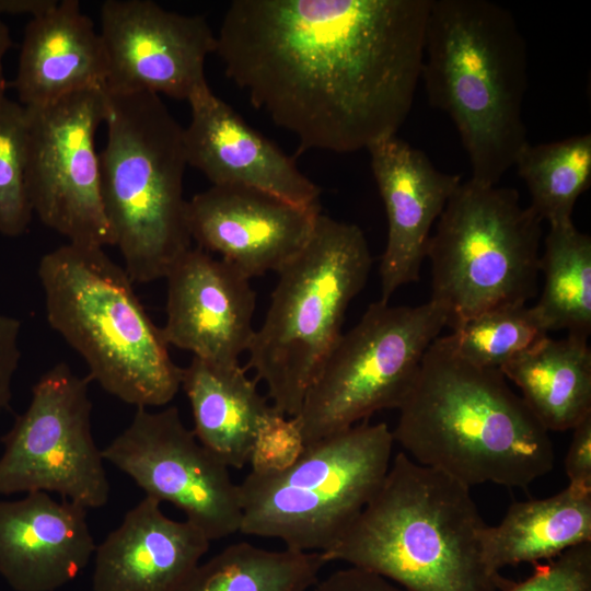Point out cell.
<instances>
[{"label":"cell","instance_id":"14","mask_svg":"<svg viewBox=\"0 0 591 591\" xmlns=\"http://www.w3.org/2000/svg\"><path fill=\"white\" fill-rule=\"evenodd\" d=\"M100 18L107 92L148 91L188 101L208 85L205 62L217 38L204 16L167 11L150 0H106Z\"/></svg>","mask_w":591,"mask_h":591},{"label":"cell","instance_id":"3","mask_svg":"<svg viewBox=\"0 0 591 591\" xmlns=\"http://www.w3.org/2000/svg\"><path fill=\"white\" fill-rule=\"evenodd\" d=\"M485 525L470 487L398 452L363 510L322 554L406 591H501L511 580L484 560Z\"/></svg>","mask_w":591,"mask_h":591},{"label":"cell","instance_id":"26","mask_svg":"<svg viewBox=\"0 0 591 591\" xmlns=\"http://www.w3.org/2000/svg\"><path fill=\"white\" fill-rule=\"evenodd\" d=\"M326 564L321 552L239 542L200 563L178 591H308Z\"/></svg>","mask_w":591,"mask_h":591},{"label":"cell","instance_id":"9","mask_svg":"<svg viewBox=\"0 0 591 591\" xmlns=\"http://www.w3.org/2000/svg\"><path fill=\"white\" fill-rule=\"evenodd\" d=\"M542 220L512 187L461 182L431 232V297L451 328L537 294Z\"/></svg>","mask_w":591,"mask_h":591},{"label":"cell","instance_id":"1","mask_svg":"<svg viewBox=\"0 0 591 591\" xmlns=\"http://www.w3.org/2000/svg\"><path fill=\"white\" fill-rule=\"evenodd\" d=\"M430 0H234L216 36L225 74L298 140L367 149L414 102Z\"/></svg>","mask_w":591,"mask_h":591},{"label":"cell","instance_id":"6","mask_svg":"<svg viewBox=\"0 0 591 591\" xmlns=\"http://www.w3.org/2000/svg\"><path fill=\"white\" fill-rule=\"evenodd\" d=\"M100 152L105 213L134 282L165 278L192 247L183 195L184 128L159 94L107 92Z\"/></svg>","mask_w":591,"mask_h":591},{"label":"cell","instance_id":"8","mask_svg":"<svg viewBox=\"0 0 591 591\" xmlns=\"http://www.w3.org/2000/svg\"><path fill=\"white\" fill-rule=\"evenodd\" d=\"M394 443L385 422L366 420L306 444L282 471H250L237 484L240 532L294 551H327L381 486Z\"/></svg>","mask_w":591,"mask_h":591},{"label":"cell","instance_id":"17","mask_svg":"<svg viewBox=\"0 0 591 591\" xmlns=\"http://www.w3.org/2000/svg\"><path fill=\"white\" fill-rule=\"evenodd\" d=\"M184 128L187 165L215 186L262 192L304 208H320L321 188L294 161L251 127L209 85L189 99Z\"/></svg>","mask_w":591,"mask_h":591},{"label":"cell","instance_id":"34","mask_svg":"<svg viewBox=\"0 0 591 591\" xmlns=\"http://www.w3.org/2000/svg\"><path fill=\"white\" fill-rule=\"evenodd\" d=\"M313 591H406L389 579L357 567L336 570L317 581Z\"/></svg>","mask_w":591,"mask_h":591},{"label":"cell","instance_id":"11","mask_svg":"<svg viewBox=\"0 0 591 591\" xmlns=\"http://www.w3.org/2000/svg\"><path fill=\"white\" fill-rule=\"evenodd\" d=\"M89 382L59 362L33 385L28 407L1 437L0 495L55 493L86 510L107 503L109 483L92 434Z\"/></svg>","mask_w":591,"mask_h":591},{"label":"cell","instance_id":"22","mask_svg":"<svg viewBox=\"0 0 591 591\" xmlns=\"http://www.w3.org/2000/svg\"><path fill=\"white\" fill-rule=\"evenodd\" d=\"M181 387L193 414L197 440L229 468L244 467L256 433L271 412L256 380L239 364H220L193 357L182 369Z\"/></svg>","mask_w":591,"mask_h":591},{"label":"cell","instance_id":"27","mask_svg":"<svg viewBox=\"0 0 591 591\" xmlns=\"http://www.w3.org/2000/svg\"><path fill=\"white\" fill-rule=\"evenodd\" d=\"M513 165L529 189V207L542 221H571L578 198L591 184V135L538 144L526 142Z\"/></svg>","mask_w":591,"mask_h":591},{"label":"cell","instance_id":"20","mask_svg":"<svg viewBox=\"0 0 591 591\" xmlns=\"http://www.w3.org/2000/svg\"><path fill=\"white\" fill-rule=\"evenodd\" d=\"M210 540L167 518L144 496L94 552L93 591H178L208 552Z\"/></svg>","mask_w":591,"mask_h":591},{"label":"cell","instance_id":"24","mask_svg":"<svg viewBox=\"0 0 591 591\" xmlns=\"http://www.w3.org/2000/svg\"><path fill=\"white\" fill-rule=\"evenodd\" d=\"M521 397L548 431L572 430L591 415V350L575 335L544 337L502 367Z\"/></svg>","mask_w":591,"mask_h":591},{"label":"cell","instance_id":"13","mask_svg":"<svg viewBox=\"0 0 591 591\" xmlns=\"http://www.w3.org/2000/svg\"><path fill=\"white\" fill-rule=\"evenodd\" d=\"M105 461L146 494L182 510L210 541L240 532L239 485L183 422L177 407L137 408L129 426L102 450Z\"/></svg>","mask_w":591,"mask_h":591},{"label":"cell","instance_id":"36","mask_svg":"<svg viewBox=\"0 0 591 591\" xmlns=\"http://www.w3.org/2000/svg\"><path fill=\"white\" fill-rule=\"evenodd\" d=\"M12 46V40L8 26L0 19V100L5 96L7 82L3 73V58L9 48Z\"/></svg>","mask_w":591,"mask_h":591},{"label":"cell","instance_id":"30","mask_svg":"<svg viewBox=\"0 0 591 591\" xmlns=\"http://www.w3.org/2000/svg\"><path fill=\"white\" fill-rule=\"evenodd\" d=\"M305 443L294 417L274 408L260 425L251 452V471L274 473L289 467L302 453Z\"/></svg>","mask_w":591,"mask_h":591},{"label":"cell","instance_id":"28","mask_svg":"<svg viewBox=\"0 0 591 591\" xmlns=\"http://www.w3.org/2000/svg\"><path fill=\"white\" fill-rule=\"evenodd\" d=\"M546 336L548 332L533 305L512 304L466 318L444 338L467 362L501 371Z\"/></svg>","mask_w":591,"mask_h":591},{"label":"cell","instance_id":"19","mask_svg":"<svg viewBox=\"0 0 591 591\" xmlns=\"http://www.w3.org/2000/svg\"><path fill=\"white\" fill-rule=\"evenodd\" d=\"M96 545L86 509L48 493L0 501V575L15 591H55L88 566Z\"/></svg>","mask_w":591,"mask_h":591},{"label":"cell","instance_id":"25","mask_svg":"<svg viewBox=\"0 0 591 591\" xmlns=\"http://www.w3.org/2000/svg\"><path fill=\"white\" fill-rule=\"evenodd\" d=\"M544 286L534 309L549 332L591 333V237L572 220L549 224L540 258Z\"/></svg>","mask_w":591,"mask_h":591},{"label":"cell","instance_id":"10","mask_svg":"<svg viewBox=\"0 0 591 591\" xmlns=\"http://www.w3.org/2000/svg\"><path fill=\"white\" fill-rule=\"evenodd\" d=\"M445 326L448 314L430 300L415 306L372 302L340 335L293 416L305 445L379 410L398 409Z\"/></svg>","mask_w":591,"mask_h":591},{"label":"cell","instance_id":"23","mask_svg":"<svg viewBox=\"0 0 591 591\" xmlns=\"http://www.w3.org/2000/svg\"><path fill=\"white\" fill-rule=\"evenodd\" d=\"M591 542V490L568 485L543 499L513 502L497 525L480 533L483 557L493 571L549 560Z\"/></svg>","mask_w":591,"mask_h":591},{"label":"cell","instance_id":"35","mask_svg":"<svg viewBox=\"0 0 591 591\" xmlns=\"http://www.w3.org/2000/svg\"><path fill=\"white\" fill-rule=\"evenodd\" d=\"M57 0H0V14L28 15L39 18L53 10Z\"/></svg>","mask_w":591,"mask_h":591},{"label":"cell","instance_id":"2","mask_svg":"<svg viewBox=\"0 0 591 591\" xmlns=\"http://www.w3.org/2000/svg\"><path fill=\"white\" fill-rule=\"evenodd\" d=\"M397 410L394 442L470 488H526L554 467L549 432L503 373L467 362L444 336L428 348Z\"/></svg>","mask_w":591,"mask_h":591},{"label":"cell","instance_id":"33","mask_svg":"<svg viewBox=\"0 0 591 591\" xmlns=\"http://www.w3.org/2000/svg\"><path fill=\"white\" fill-rule=\"evenodd\" d=\"M565 471L568 485L591 490V415L572 429Z\"/></svg>","mask_w":591,"mask_h":591},{"label":"cell","instance_id":"7","mask_svg":"<svg viewBox=\"0 0 591 591\" xmlns=\"http://www.w3.org/2000/svg\"><path fill=\"white\" fill-rule=\"evenodd\" d=\"M372 256L362 230L318 213L303 248L278 274L270 303L247 349L245 369L267 387L271 406L298 414L343 334L345 314L364 288Z\"/></svg>","mask_w":591,"mask_h":591},{"label":"cell","instance_id":"29","mask_svg":"<svg viewBox=\"0 0 591 591\" xmlns=\"http://www.w3.org/2000/svg\"><path fill=\"white\" fill-rule=\"evenodd\" d=\"M28 113L19 102L0 100V234L20 236L33 210L26 183Z\"/></svg>","mask_w":591,"mask_h":591},{"label":"cell","instance_id":"31","mask_svg":"<svg viewBox=\"0 0 591 591\" xmlns=\"http://www.w3.org/2000/svg\"><path fill=\"white\" fill-rule=\"evenodd\" d=\"M501 591H591V542L534 564L530 577Z\"/></svg>","mask_w":591,"mask_h":591},{"label":"cell","instance_id":"4","mask_svg":"<svg viewBox=\"0 0 591 591\" xmlns=\"http://www.w3.org/2000/svg\"><path fill=\"white\" fill-rule=\"evenodd\" d=\"M420 78L459 131L471 179L497 185L528 142L526 44L511 12L488 0H430Z\"/></svg>","mask_w":591,"mask_h":591},{"label":"cell","instance_id":"16","mask_svg":"<svg viewBox=\"0 0 591 591\" xmlns=\"http://www.w3.org/2000/svg\"><path fill=\"white\" fill-rule=\"evenodd\" d=\"M166 343L193 357L239 364L255 329L256 296L250 280L232 265L190 247L165 277Z\"/></svg>","mask_w":591,"mask_h":591},{"label":"cell","instance_id":"15","mask_svg":"<svg viewBox=\"0 0 591 591\" xmlns=\"http://www.w3.org/2000/svg\"><path fill=\"white\" fill-rule=\"evenodd\" d=\"M320 208L234 186H215L187 200L186 218L197 247L248 279L279 271L306 244Z\"/></svg>","mask_w":591,"mask_h":591},{"label":"cell","instance_id":"12","mask_svg":"<svg viewBox=\"0 0 591 591\" xmlns=\"http://www.w3.org/2000/svg\"><path fill=\"white\" fill-rule=\"evenodd\" d=\"M26 108V183L33 213L68 243L115 245L95 148L97 128L106 116V89H84Z\"/></svg>","mask_w":591,"mask_h":591},{"label":"cell","instance_id":"21","mask_svg":"<svg viewBox=\"0 0 591 591\" xmlns=\"http://www.w3.org/2000/svg\"><path fill=\"white\" fill-rule=\"evenodd\" d=\"M106 79L102 36L79 1H59L28 22L13 83L20 104L43 106L80 90L105 88Z\"/></svg>","mask_w":591,"mask_h":591},{"label":"cell","instance_id":"5","mask_svg":"<svg viewBox=\"0 0 591 591\" xmlns=\"http://www.w3.org/2000/svg\"><path fill=\"white\" fill-rule=\"evenodd\" d=\"M47 322L85 361L89 380L137 408L177 394L182 369L125 269L103 247L67 243L39 260Z\"/></svg>","mask_w":591,"mask_h":591},{"label":"cell","instance_id":"32","mask_svg":"<svg viewBox=\"0 0 591 591\" xmlns=\"http://www.w3.org/2000/svg\"><path fill=\"white\" fill-rule=\"evenodd\" d=\"M21 321L0 313V412L9 407L12 380L21 358L19 336Z\"/></svg>","mask_w":591,"mask_h":591},{"label":"cell","instance_id":"18","mask_svg":"<svg viewBox=\"0 0 591 591\" xmlns=\"http://www.w3.org/2000/svg\"><path fill=\"white\" fill-rule=\"evenodd\" d=\"M367 150L387 217L380 300L389 302L398 288L419 279L432 227L462 181L396 135Z\"/></svg>","mask_w":591,"mask_h":591}]
</instances>
